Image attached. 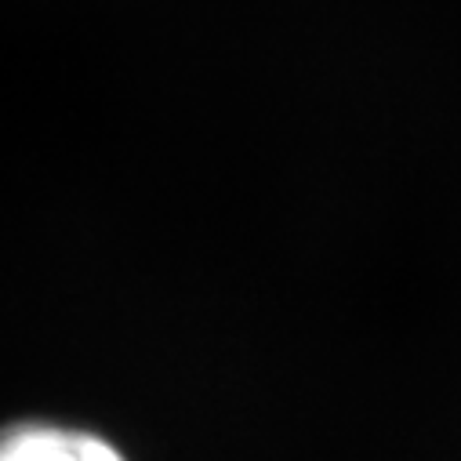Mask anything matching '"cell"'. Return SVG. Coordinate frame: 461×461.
I'll return each instance as SVG.
<instances>
[{
	"label": "cell",
	"instance_id": "1",
	"mask_svg": "<svg viewBox=\"0 0 461 461\" xmlns=\"http://www.w3.org/2000/svg\"><path fill=\"white\" fill-rule=\"evenodd\" d=\"M0 461H124L105 439L59 425H15L0 432Z\"/></svg>",
	"mask_w": 461,
	"mask_h": 461
}]
</instances>
